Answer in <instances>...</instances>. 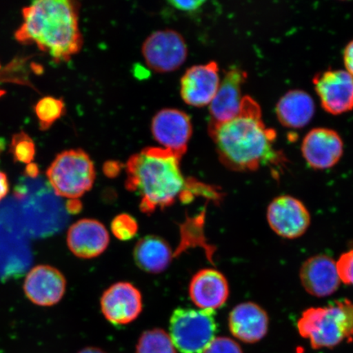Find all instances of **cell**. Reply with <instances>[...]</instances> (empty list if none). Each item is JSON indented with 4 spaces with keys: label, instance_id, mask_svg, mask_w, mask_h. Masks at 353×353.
Instances as JSON below:
<instances>
[{
    "label": "cell",
    "instance_id": "obj_16",
    "mask_svg": "<svg viewBox=\"0 0 353 353\" xmlns=\"http://www.w3.org/2000/svg\"><path fill=\"white\" fill-rule=\"evenodd\" d=\"M248 78L245 70L232 68L224 74L217 92L210 104L212 123H223L232 120L240 112L242 87Z\"/></svg>",
    "mask_w": 353,
    "mask_h": 353
},
{
    "label": "cell",
    "instance_id": "obj_26",
    "mask_svg": "<svg viewBox=\"0 0 353 353\" xmlns=\"http://www.w3.org/2000/svg\"><path fill=\"white\" fill-rule=\"evenodd\" d=\"M203 353H243L241 346L228 337L215 338Z\"/></svg>",
    "mask_w": 353,
    "mask_h": 353
},
{
    "label": "cell",
    "instance_id": "obj_30",
    "mask_svg": "<svg viewBox=\"0 0 353 353\" xmlns=\"http://www.w3.org/2000/svg\"><path fill=\"white\" fill-rule=\"evenodd\" d=\"M8 192H10V183H8V176L0 171V202L6 197Z\"/></svg>",
    "mask_w": 353,
    "mask_h": 353
},
{
    "label": "cell",
    "instance_id": "obj_28",
    "mask_svg": "<svg viewBox=\"0 0 353 353\" xmlns=\"http://www.w3.org/2000/svg\"><path fill=\"white\" fill-rule=\"evenodd\" d=\"M205 1H170V4L172 7L185 12H196L204 6Z\"/></svg>",
    "mask_w": 353,
    "mask_h": 353
},
{
    "label": "cell",
    "instance_id": "obj_5",
    "mask_svg": "<svg viewBox=\"0 0 353 353\" xmlns=\"http://www.w3.org/2000/svg\"><path fill=\"white\" fill-rule=\"evenodd\" d=\"M48 183L57 196L77 201L94 186V162L81 149L57 154L46 172Z\"/></svg>",
    "mask_w": 353,
    "mask_h": 353
},
{
    "label": "cell",
    "instance_id": "obj_20",
    "mask_svg": "<svg viewBox=\"0 0 353 353\" xmlns=\"http://www.w3.org/2000/svg\"><path fill=\"white\" fill-rule=\"evenodd\" d=\"M276 113L282 125L300 129L307 125L314 116V101L306 92L291 90L278 101Z\"/></svg>",
    "mask_w": 353,
    "mask_h": 353
},
{
    "label": "cell",
    "instance_id": "obj_33",
    "mask_svg": "<svg viewBox=\"0 0 353 353\" xmlns=\"http://www.w3.org/2000/svg\"><path fill=\"white\" fill-rule=\"evenodd\" d=\"M4 94H6V92L3 90H0V97H2Z\"/></svg>",
    "mask_w": 353,
    "mask_h": 353
},
{
    "label": "cell",
    "instance_id": "obj_17",
    "mask_svg": "<svg viewBox=\"0 0 353 353\" xmlns=\"http://www.w3.org/2000/svg\"><path fill=\"white\" fill-rule=\"evenodd\" d=\"M70 251L81 259L98 257L107 250L109 233L98 220L83 219L70 226L66 237Z\"/></svg>",
    "mask_w": 353,
    "mask_h": 353
},
{
    "label": "cell",
    "instance_id": "obj_12",
    "mask_svg": "<svg viewBox=\"0 0 353 353\" xmlns=\"http://www.w3.org/2000/svg\"><path fill=\"white\" fill-rule=\"evenodd\" d=\"M343 143L336 131L316 128L304 138L302 154L307 165L314 170L330 169L341 161Z\"/></svg>",
    "mask_w": 353,
    "mask_h": 353
},
{
    "label": "cell",
    "instance_id": "obj_11",
    "mask_svg": "<svg viewBox=\"0 0 353 353\" xmlns=\"http://www.w3.org/2000/svg\"><path fill=\"white\" fill-rule=\"evenodd\" d=\"M101 308L110 324H130L142 312V294L129 282H118L105 291L101 299Z\"/></svg>",
    "mask_w": 353,
    "mask_h": 353
},
{
    "label": "cell",
    "instance_id": "obj_7",
    "mask_svg": "<svg viewBox=\"0 0 353 353\" xmlns=\"http://www.w3.org/2000/svg\"><path fill=\"white\" fill-rule=\"evenodd\" d=\"M145 63L154 72H173L186 61L188 46L184 38L173 30L153 32L142 48Z\"/></svg>",
    "mask_w": 353,
    "mask_h": 353
},
{
    "label": "cell",
    "instance_id": "obj_15",
    "mask_svg": "<svg viewBox=\"0 0 353 353\" xmlns=\"http://www.w3.org/2000/svg\"><path fill=\"white\" fill-rule=\"evenodd\" d=\"M299 276L307 292L320 298L336 292L341 283L336 262L325 254L312 256L304 262Z\"/></svg>",
    "mask_w": 353,
    "mask_h": 353
},
{
    "label": "cell",
    "instance_id": "obj_27",
    "mask_svg": "<svg viewBox=\"0 0 353 353\" xmlns=\"http://www.w3.org/2000/svg\"><path fill=\"white\" fill-rule=\"evenodd\" d=\"M336 264L341 282L353 285V250L343 254Z\"/></svg>",
    "mask_w": 353,
    "mask_h": 353
},
{
    "label": "cell",
    "instance_id": "obj_31",
    "mask_svg": "<svg viewBox=\"0 0 353 353\" xmlns=\"http://www.w3.org/2000/svg\"><path fill=\"white\" fill-rule=\"evenodd\" d=\"M26 174H28L29 176H32V178H35V176H37L39 174L38 166L34 164V163L28 165V167H26Z\"/></svg>",
    "mask_w": 353,
    "mask_h": 353
},
{
    "label": "cell",
    "instance_id": "obj_24",
    "mask_svg": "<svg viewBox=\"0 0 353 353\" xmlns=\"http://www.w3.org/2000/svg\"><path fill=\"white\" fill-rule=\"evenodd\" d=\"M10 152L16 162L26 165L32 164L35 154L34 141L25 132H17L12 136Z\"/></svg>",
    "mask_w": 353,
    "mask_h": 353
},
{
    "label": "cell",
    "instance_id": "obj_6",
    "mask_svg": "<svg viewBox=\"0 0 353 353\" xmlns=\"http://www.w3.org/2000/svg\"><path fill=\"white\" fill-rule=\"evenodd\" d=\"M215 312L176 308L170 321V336L181 353H203L215 339Z\"/></svg>",
    "mask_w": 353,
    "mask_h": 353
},
{
    "label": "cell",
    "instance_id": "obj_2",
    "mask_svg": "<svg viewBox=\"0 0 353 353\" xmlns=\"http://www.w3.org/2000/svg\"><path fill=\"white\" fill-rule=\"evenodd\" d=\"M209 132L221 163L229 170L256 171L285 161L274 148L276 131L265 125L261 108L250 96H244L239 113L232 120L210 122Z\"/></svg>",
    "mask_w": 353,
    "mask_h": 353
},
{
    "label": "cell",
    "instance_id": "obj_29",
    "mask_svg": "<svg viewBox=\"0 0 353 353\" xmlns=\"http://www.w3.org/2000/svg\"><path fill=\"white\" fill-rule=\"evenodd\" d=\"M343 61L347 72L353 77V41L347 44L344 50Z\"/></svg>",
    "mask_w": 353,
    "mask_h": 353
},
{
    "label": "cell",
    "instance_id": "obj_9",
    "mask_svg": "<svg viewBox=\"0 0 353 353\" xmlns=\"http://www.w3.org/2000/svg\"><path fill=\"white\" fill-rule=\"evenodd\" d=\"M267 219L272 231L286 239L302 236L311 223V215L306 206L290 196L275 198L268 205Z\"/></svg>",
    "mask_w": 353,
    "mask_h": 353
},
{
    "label": "cell",
    "instance_id": "obj_18",
    "mask_svg": "<svg viewBox=\"0 0 353 353\" xmlns=\"http://www.w3.org/2000/svg\"><path fill=\"white\" fill-rule=\"evenodd\" d=\"M189 294L199 308L215 312L226 303L229 297L228 280L216 269H202L192 278Z\"/></svg>",
    "mask_w": 353,
    "mask_h": 353
},
{
    "label": "cell",
    "instance_id": "obj_22",
    "mask_svg": "<svg viewBox=\"0 0 353 353\" xmlns=\"http://www.w3.org/2000/svg\"><path fill=\"white\" fill-rule=\"evenodd\" d=\"M136 353H176L172 339L165 330L145 331L137 344Z\"/></svg>",
    "mask_w": 353,
    "mask_h": 353
},
{
    "label": "cell",
    "instance_id": "obj_4",
    "mask_svg": "<svg viewBox=\"0 0 353 353\" xmlns=\"http://www.w3.org/2000/svg\"><path fill=\"white\" fill-rule=\"evenodd\" d=\"M298 330L314 350L353 342V301L336 300L329 306L307 309L298 321Z\"/></svg>",
    "mask_w": 353,
    "mask_h": 353
},
{
    "label": "cell",
    "instance_id": "obj_19",
    "mask_svg": "<svg viewBox=\"0 0 353 353\" xmlns=\"http://www.w3.org/2000/svg\"><path fill=\"white\" fill-rule=\"evenodd\" d=\"M233 336L246 343H255L266 336L269 319L263 308L252 302L238 304L229 315Z\"/></svg>",
    "mask_w": 353,
    "mask_h": 353
},
{
    "label": "cell",
    "instance_id": "obj_21",
    "mask_svg": "<svg viewBox=\"0 0 353 353\" xmlns=\"http://www.w3.org/2000/svg\"><path fill=\"white\" fill-rule=\"evenodd\" d=\"M173 257V251L169 243L160 236H145L134 247L136 264L144 272L152 274L165 271Z\"/></svg>",
    "mask_w": 353,
    "mask_h": 353
},
{
    "label": "cell",
    "instance_id": "obj_14",
    "mask_svg": "<svg viewBox=\"0 0 353 353\" xmlns=\"http://www.w3.org/2000/svg\"><path fill=\"white\" fill-rule=\"evenodd\" d=\"M66 281L63 273L50 265H38L26 276L23 290L26 296L34 304L50 307L63 298Z\"/></svg>",
    "mask_w": 353,
    "mask_h": 353
},
{
    "label": "cell",
    "instance_id": "obj_10",
    "mask_svg": "<svg viewBox=\"0 0 353 353\" xmlns=\"http://www.w3.org/2000/svg\"><path fill=\"white\" fill-rule=\"evenodd\" d=\"M313 83L325 112L341 114L353 110V77L347 70L317 74Z\"/></svg>",
    "mask_w": 353,
    "mask_h": 353
},
{
    "label": "cell",
    "instance_id": "obj_32",
    "mask_svg": "<svg viewBox=\"0 0 353 353\" xmlns=\"http://www.w3.org/2000/svg\"><path fill=\"white\" fill-rule=\"evenodd\" d=\"M78 353H107L104 351L100 350V348L94 347H88L83 348L81 351H79Z\"/></svg>",
    "mask_w": 353,
    "mask_h": 353
},
{
    "label": "cell",
    "instance_id": "obj_3",
    "mask_svg": "<svg viewBox=\"0 0 353 353\" xmlns=\"http://www.w3.org/2000/svg\"><path fill=\"white\" fill-rule=\"evenodd\" d=\"M17 41L34 43L56 63H65L81 51L83 37L77 3L69 0H38L22 10Z\"/></svg>",
    "mask_w": 353,
    "mask_h": 353
},
{
    "label": "cell",
    "instance_id": "obj_13",
    "mask_svg": "<svg viewBox=\"0 0 353 353\" xmlns=\"http://www.w3.org/2000/svg\"><path fill=\"white\" fill-rule=\"evenodd\" d=\"M220 85L219 65L215 61L192 66L181 79L183 100L192 107L210 105Z\"/></svg>",
    "mask_w": 353,
    "mask_h": 353
},
{
    "label": "cell",
    "instance_id": "obj_1",
    "mask_svg": "<svg viewBox=\"0 0 353 353\" xmlns=\"http://www.w3.org/2000/svg\"><path fill=\"white\" fill-rule=\"evenodd\" d=\"M181 157L162 148H148L132 154L126 163L125 187L140 196V210L152 214L173 205L176 200L191 201L203 196L219 201L222 194L209 185L185 179Z\"/></svg>",
    "mask_w": 353,
    "mask_h": 353
},
{
    "label": "cell",
    "instance_id": "obj_8",
    "mask_svg": "<svg viewBox=\"0 0 353 353\" xmlns=\"http://www.w3.org/2000/svg\"><path fill=\"white\" fill-rule=\"evenodd\" d=\"M152 134L162 148L182 158L192 134L191 118L178 109H163L152 119Z\"/></svg>",
    "mask_w": 353,
    "mask_h": 353
},
{
    "label": "cell",
    "instance_id": "obj_23",
    "mask_svg": "<svg viewBox=\"0 0 353 353\" xmlns=\"http://www.w3.org/2000/svg\"><path fill=\"white\" fill-rule=\"evenodd\" d=\"M35 114L41 130H47L59 120L65 112L64 101L54 97H46L35 105Z\"/></svg>",
    "mask_w": 353,
    "mask_h": 353
},
{
    "label": "cell",
    "instance_id": "obj_25",
    "mask_svg": "<svg viewBox=\"0 0 353 353\" xmlns=\"http://www.w3.org/2000/svg\"><path fill=\"white\" fill-rule=\"evenodd\" d=\"M112 232L117 239L122 241H130L139 232V224L132 216L121 214L112 220Z\"/></svg>",
    "mask_w": 353,
    "mask_h": 353
}]
</instances>
